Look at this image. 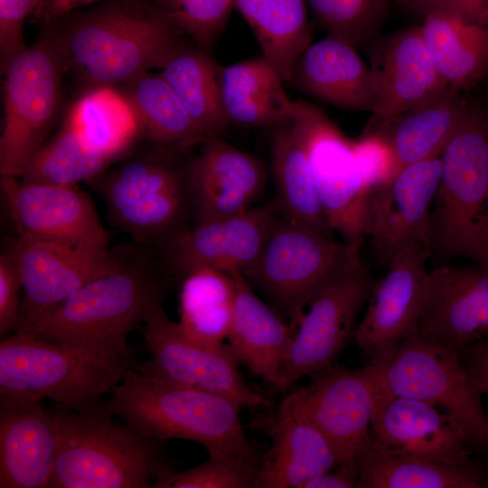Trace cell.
<instances>
[{
  "mask_svg": "<svg viewBox=\"0 0 488 488\" xmlns=\"http://www.w3.org/2000/svg\"><path fill=\"white\" fill-rule=\"evenodd\" d=\"M276 216L271 202L199 222L165 249L169 266L183 277L199 268L245 274L258 258Z\"/></svg>",
  "mask_w": 488,
  "mask_h": 488,
  "instance_id": "d6986e66",
  "label": "cell"
},
{
  "mask_svg": "<svg viewBox=\"0 0 488 488\" xmlns=\"http://www.w3.org/2000/svg\"><path fill=\"white\" fill-rule=\"evenodd\" d=\"M189 166L191 206L197 223L228 217L248 208L266 180L263 164L253 155L213 136Z\"/></svg>",
  "mask_w": 488,
  "mask_h": 488,
  "instance_id": "cb8c5ba5",
  "label": "cell"
},
{
  "mask_svg": "<svg viewBox=\"0 0 488 488\" xmlns=\"http://www.w3.org/2000/svg\"><path fill=\"white\" fill-rule=\"evenodd\" d=\"M422 15L447 12L488 23V0H396Z\"/></svg>",
  "mask_w": 488,
  "mask_h": 488,
  "instance_id": "f6af8a7d",
  "label": "cell"
},
{
  "mask_svg": "<svg viewBox=\"0 0 488 488\" xmlns=\"http://www.w3.org/2000/svg\"><path fill=\"white\" fill-rule=\"evenodd\" d=\"M441 175L430 211V258L442 266L466 257L488 266V114L469 107L441 152Z\"/></svg>",
  "mask_w": 488,
  "mask_h": 488,
  "instance_id": "8992f818",
  "label": "cell"
},
{
  "mask_svg": "<svg viewBox=\"0 0 488 488\" xmlns=\"http://www.w3.org/2000/svg\"><path fill=\"white\" fill-rule=\"evenodd\" d=\"M23 288L20 274L13 259L5 252L0 256V334L16 331L20 325L21 302L19 292Z\"/></svg>",
  "mask_w": 488,
  "mask_h": 488,
  "instance_id": "ee69618b",
  "label": "cell"
},
{
  "mask_svg": "<svg viewBox=\"0 0 488 488\" xmlns=\"http://www.w3.org/2000/svg\"><path fill=\"white\" fill-rule=\"evenodd\" d=\"M66 117L88 143L112 160L141 135L129 103L113 87L94 86L72 105Z\"/></svg>",
  "mask_w": 488,
  "mask_h": 488,
  "instance_id": "8d00e7d4",
  "label": "cell"
},
{
  "mask_svg": "<svg viewBox=\"0 0 488 488\" xmlns=\"http://www.w3.org/2000/svg\"><path fill=\"white\" fill-rule=\"evenodd\" d=\"M117 265L72 293L56 306L23 321V330L64 344L127 350L128 334L163 305L168 286L149 247L116 249Z\"/></svg>",
  "mask_w": 488,
  "mask_h": 488,
  "instance_id": "7a4b0ae2",
  "label": "cell"
},
{
  "mask_svg": "<svg viewBox=\"0 0 488 488\" xmlns=\"http://www.w3.org/2000/svg\"><path fill=\"white\" fill-rule=\"evenodd\" d=\"M288 83L305 95L339 108L371 112L374 105L370 68L355 47L331 34L305 49Z\"/></svg>",
  "mask_w": 488,
  "mask_h": 488,
  "instance_id": "484cf974",
  "label": "cell"
},
{
  "mask_svg": "<svg viewBox=\"0 0 488 488\" xmlns=\"http://www.w3.org/2000/svg\"><path fill=\"white\" fill-rule=\"evenodd\" d=\"M428 247L414 241L401 249L374 283L353 340L370 362L383 366L418 326L425 304Z\"/></svg>",
  "mask_w": 488,
  "mask_h": 488,
  "instance_id": "9a60e30c",
  "label": "cell"
},
{
  "mask_svg": "<svg viewBox=\"0 0 488 488\" xmlns=\"http://www.w3.org/2000/svg\"><path fill=\"white\" fill-rule=\"evenodd\" d=\"M97 0H38L28 18L40 25L66 15Z\"/></svg>",
  "mask_w": 488,
  "mask_h": 488,
  "instance_id": "c3c4849f",
  "label": "cell"
},
{
  "mask_svg": "<svg viewBox=\"0 0 488 488\" xmlns=\"http://www.w3.org/2000/svg\"><path fill=\"white\" fill-rule=\"evenodd\" d=\"M329 34L357 49L372 39L386 17L389 0H305Z\"/></svg>",
  "mask_w": 488,
  "mask_h": 488,
  "instance_id": "f35d334b",
  "label": "cell"
},
{
  "mask_svg": "<svg viewBox=\"0 0 488 488\" xmlns=\"http://www.w3.org/2000/svg\"><path fill=\"white\" fill-rule=\"evenodd\" d=\"M143 335L149 359L137 361L135 370L224 397L240 409L269 407L268 400L247 384L228 345L209 346L190 340L163 305L146 316Z\"/></svg>",
  "mask_w": 488,
  "mask_h": 488,
  "instance_id": "4fadbf2b",
  "label": "cell"
},
{
  "mask_svg": "<svg viewBox=\"0 0 488 488\" xmlns=\"http://www.w3.org/2000/svg\"><path fill=\"white\" fill-rule=\"evenodd\" d=\"M440 155L402 167L389 182L371 192L367 237L382 266L387 267L414 241L428 247L430 207L441 175Z\"/></svg>",
  "mask_w": 488,
  "mask_h": 488,
  "instance_id": "ac0fdd59",
  "label": "cell"
},
{
  "mask_svg": "<svg viewBox=\"0 0 488 488\" xmlns=\"http://www.w3.org/2000/svg\"><path fill=\"white\" fill-rule=\"evenodd\" d=\"M0 188L18 236L108 248L110 234L103 227L90 197L77 185L1 176Z\"/></svg>",
  "mask_w": 488,
  "mask_h": 488,
  "instance_id": "e0dca14e",
  "label": "cell"
},
{
  "mask_svg": "<svg viewBox=\"0 0 488 488\" xmlns=\"http://www.w3.org/2000/svg\"><path fill=\"white\" fill-rule=\"evenodd\" d=\"M38 0H0V67L4 73L11 61L27 49L23 25Z\"/></svg>",
  "mask_w": 488,
  "mask_h": 488,
  "instance_id": "7bdbcfd3",
  "label": "cell"
},
{
  "mask_svg": "<svg viewBox=\"0 0 488 488\" xmlns=\"http://www.w3.org/2000/svg\"><path fill=\"white\" fill-rule=\"evenodd\" d=\"M291 118L332 229L344 242L361 247L367 237L371 191L360 173L353 140L305 99L296 100Z\"/></svg>",
  "mask_w": 488,
  "mask_h": 488,
  "instance_id": "8fae6325",
  "label": "cell"
},
{
  "mask_svg": "<svg viewBox=\"0 0 488 488\" xmlns=\"http://www.w3.org/2000/svg\"><path fill=\"white\" fill-rule=\"evenodd\" d=\"M355 159L367 188L371 192L389 182L399 171L392 146L379 131H366L353 140Z\"/></svg>",
  "mask_w": 488,
  "mask_h": 488,
  "instance_id": "b9f144b4",
  "label": "cell"
},
{
  "mask_svg": "<svg viewBox=\"0 0 488 488\" xmlns=\"http://www.w3.org/2000/svg\"><path fill=\"white\" fill-rule=\"evenodd\" d=\"M469 104L462 91L447 87L431 101L365 130L384 134L394 151L399 170L439 155L463 118Z\"/></svg>",
  "mask_w": 488,
  "mask_h": 488,
  "instance_id": "4dcf8cb0",
  "label": "cell"
},
{
  "mask_svg": "<svg viewBox=\"0 0 488 488\" xmlns=\"http://www.w3.org/2000/svg\"><path fill=\"white\" fill-rule=\"evenodd\" d=\"M65 71L56 52L41 35L4 72L1 176L19 177L46 142L58 113L61 81Z\"/></svg>",
  "mask_w": 488,
  "mask_h": 488,
  "instance_id": "7c38bea8",
  "label": "cell"
},
{
  "mask_svg": "<svg viewBox=\"0 0 488 488\" xmlns=\"http://www.w3.org/2000/svg\"><path fill=\"white\" fill-rule=\"evenodd\" d=\"M307 385L286 397L322 432L339 464L358 465L371 447L370 429L381 406L392 395L381 365L358 369L333 365L312 374Z\"/></svg>",
  "mask_w": 488,
  "mask_h": 488,
  "instance_id": "30bf717a",
  "label": "cell"
},
{
  "mask_svg": "<svg viewBox=\"0 0 488 488\" xmlns=\"http://www.w3.org/2000/svg\"><path fill=\"white\" fill-rule=\"evenodd\" d=\"M182 35L209 52L235 9L234 0H152Z\"/></svg>",
  "mask_w": 488,
  "mask_h": 488,
  "instance_id": "60d3db41",
  "label": "cell"
},
{
  "mask_svg": "<svg viewBox=\"0 0 488 488\" xmlns=\"http://www.w3.org/2000/svg\"><path fill=\"white\" fill-rule=\"evenodd\" d=\"M236 298L232 274L199 268L183 277L178 322L190 340L209 346L223 344L230 330Z\"/></svg>",
  "mask_w": 488,
  "mask_h": 488,
  "instance_id": "d6a6232c",
  "label": "cell"
},
{
  "mask_svg": "<svg viewBox=\"0 0 488 488\" xmlns=\"http://www.w3.org/2000/svg\"><path fill=\"white\" fill-rule=\"evenodd\" d=\"M235 9L251 28L262 51L284 82L311 44L305 0H234Z\"/></svg>",
  "mask_w": 488,
  "mask_h": 488,
  "instance_id": "1f68e13d",
  "label": "cell"
},
{
  "mask_svg": "<svg viewBox=\"0 0 488 488\" xmlns=\"http://www.w3.org/2000/svg\"><path fill=\"white\" fill-rule=\"evenodd\" d=\"M374 85L372 123L387 122L421 107L447 85L439 76L424 42L420 26L379 40L371 53Z\"/></svg>",
  "mask_w": 488,
  "mask_h": 488,
  "instance_id": "44dd1931",
  "label": "cell"
},
{
  "mask_svg": "<svg viewBox=\"0 0 488 488\" xmlns=\"http://www.w3.org/2000/svg\"><path fill=\"white\" fill-rule=\"evenodd\" d=\"M374 283L359 256L312 300L296 327L276 389L286 391L301 378L333 365L353 338L357 317Z\"/></svg>",
  "mask_w": 488,
  "mask_h": 488,
  "instance_id": "5bb4252c",
  "label": "cell"
},
{
  "mask_svg": "<svg viewBox=\"0 0 488 488\" xmlns=\"http://www.w3.org/2000/svg\"><path fill=\"white\" fill-rule=\"evenodd\" d=\"M41 35L66 70L93 86H125L184 44L152 0H107L42 24Z\"/></svg>",
  "mask_w": 488,
  "mask_h": 488,
  "instance_id": "6da1fadb",
  "label": "cell"
},
{
  "mask_svg": "<svg viewBox=\"0 0 488 488\" xmlns=\"http://www.w3.org/2000/svg\"><path fill=\"white\" fill-rule=\"evenodd\" d=\"M418 327L457 352L488 337V266H436L428 270Z\"/></svg>",
  "mask_w": 488,
  "mask_h": 488,
  "instance_id": "7402d4cb",
  "label": "cell"
},
{
  "mask_svg": "<svg viewBox=\"0 0 488 488\" xmlns=\"http://www.w3.org/2000/svg\"><path fill=\"white\" fill-rule=\"evenodd\" d=\"M305 483L303 488H358V465L339 464Z\"/></svg>",
  "mask_w": 488,
  "mask_h": 488,
  "instance_id": "7dc6e473",
  "label": "cell"
},
{
  "mask_svg": "<svg viewBox=\"0 0 488 488\" xmlns=\"http://www.w3.org/2000/svg\"><path fill=\"white\" fill-rule=\"evenodd\" d=\"M291 116L275 126L272 140L271 169L276 186L273 201L276 211L294 224L335 239Z\"/></svg>",
  "mask_w": 488,
  "mask_h": 488,
  "instance_id": "f546056e",
  "label": "cell"
},
{
  "mask_svg": "<svg viewBox=\"0 0 488 488\" xmlns=\"http://www.w3.org/2000/svg\"><path fill=\"white\" fill-rule=\"evenodd\" d=\"M4 252L13 259L22 279L21 323L56 306L117 265L116 249L20 236L8 239Z\"/></svg>",
  "mask_w": 488,
  "mask_h": 488,
  "instance_id": "2e32d148",
  "label": "cell"
},
{
  "mask_svg": "<svg viewBox=\"0 0 488 488\" xmlns=\"http://www.w3.org/2000/svg\"><path fill=\"white\" fill-rule=\"evenodd\" d=\"M106 407L138 431L161 441L184 439L201 444L208 455L261 460L262 455L245 435L240 408L224 397L133 369Z\"/></svg>",
  "mask_w": 488,
  "mask_h": 488,
  "instance_id": "5b68a950",
  "label": "cell"
},
{
  "mask_svg": "<svg viewBox=\"0 0 488 488\" xmlns=\"http://www.w3.org/2000/svg\"><path fill=\"white\" fill-rule=\"evenodd\" d=\"M177 150L165 147L99 176L97 188L111 222L137 244L166 249L187 229L190 164H179L174 156Z\"/></svg>",
  "mask_w": 488,
  "mask_h": 488,
  "instance_id": "52a82bcc",
  "label": "cell"
},
{
  "mask_svg": "<svg viewBox=\"0 0 488 488\" xmlns=\"http://www.w3.org/2000/svg\"><path fill=\"white\" fill-rule=\"evenodd\" d=\"M136 361L132 346L64 344L16 330L0 342V399H49L72 409L90 408L115 390Z\"/></svg>",
  "mask_w": 488,
  "mask_h": 488,
  "instance_id": "277c9868",
  "label": "cell"
},
{
  "mask_svg": "<svg viewBox=\"0 0 488 488\" xmlns=\"http://www.w3.org/2000/svg\"><path fill=\"white\" fill-rule=\"evenodd\" d=\"M420 30L447 87L463 91L488 75V23L437 12L424 17Z\"/></svg>",
  "mask_w": 488,
  "mask_h": 488,
  "instance_id": "f1b7e54d",
  "label": "cell"
},
{
  "mask_svg": "<svg viewBox=\"0 0 488 488\" xmlns=\"http://www.w3.org/2000/svg\"><path fill=\"white\" fill-rule=\"evenodd\" d=\"M49 410L57 453L48 488H155L174 469L164 441L116 420L106 404Z\"/></svg>",
  "mask_w": 488,
  "mask_h": 488,
  "instance_id": "3957f363",
  "label": "cell"
},
{
  "mask_svg": "<svg viewBox=\"0 0 488 488\" xmlns=\"http://www.w3.org/2000/svg\"><path fill=\"white\" fill-rule=\"evenodd\" d=\"M217 68L208 52L183 44L160 72L207 139L221 136L230 125L221 101Z\"/></svg>",
  "mask_w": 488,
  "mask_h": 488,
  "instance_id": "e575fe53",
  "label": "cell"
},
{
  "mask_svg": "<svg viewBox=\"0 0 488 488\" xmlns=\"http://www.w3.org/2000/svg\"><path fill=\"white\" fill-rule=\"evenodd\" d=\"M57 434L40 402L0 399V488L49 487Z\"/></svg>",
  "mask_w": 488,
  "mask_h": 488,
  "instance_id": "d4e9b609",
  "label": "cell"
},
{
  "mask_svg": "<svg viewBox=\"0 0 488 488\" xmlns=\"http://www.w3.org/2000/svg\"><path fill=\"white\" fill-rule=\"evenodd\" d=\"M358 488H485L488 475L472 461L448 465L381 454L358 459Z\"/></svg>",
  "mask_w": 488,
  "mask_h": 488,
  "instance_id": "d590c367",
  "label": "cell"
},
{
  "mask_svg": "<svg viewBox=\"0 0 488 488\" xmlns=\"http://www.w3.org/2000/svg\"><path fill=\"white\" fill-rule=\"evenodd\" d=\"M370 435L371 447L381 454L448 465L471 461L463 430L444 410L419 399L391 396Z\"/></svg>",
  "mask_w": 488,
  "mask_h": 488,
  "instance_id": "ffe728a7",
  "label": "cell"
},
{
  "mask_svg": "<svg viewBox=\"0 0 488 488\" xmlns=\"http://www.w3.org/2000/svg\"><path fill=\"white\" fill-rule=\"evenodd\" d=\"M476 389L488 394V337L459 351Z\"/></svg>",
  "mask_w": 488,
  "mask_h": 488,
  "instance_id": "bcb514c9",
  "label": "cell"
},
{
  "mask_svg": "<svg viewBox=\"0 0 488 488\" xmlns=\"http://www.w3.org/2000/svg\"><path fill=\"white\" fill-rule=\"evenodd\" d=\"M392 396L419 399L444 410L469 444L488 450V415L459 352L418 326L382 366Z\"/></svg>",
  "mask_w": 488,
  "mask_h": 488,
  "instance_id": "9c48e42d",
  "label": "cell"
},
{
  "mask_svg": "<svg viewBox=\"0 0 488 488\" xmlns=\"http://www.w3.org/2000/svg\"><path fill=\"white\" fill-rule=\"evenodd\" d=\"M254 427L272 440L262 455L254 488H303L312 478L338 465L322 432L286 397Z\"/></svg>",
  "mask_w": 488,
  "mask_h": 488,
  "instance_id": "603a6c76",
  "label": "cell"
},
{
  "mask_svg": "<svg viewBox=\"0 0 488 488\" xmlns=\"http://www.w3.org/2000/svg\"><path fill=\"white\" fill-rule=\"evenodd\" d=\"M260 463L230 454L209 455L190 469L171 470L155 488H254Z\"/></svg>",
  "mask_w": 488,
  "mask_h": 488,
  "instance_id": "ab89813d",
  "label": "cell"
},
{
  "mask_svg": "<svg viewBox=\"0 0 488 488\" xmlns=\"http://www.w3.org/2000/svg\"><path fill=\"white\" fill-rule=\"evenodd\" d=\"M113 160L93 147L66 117L57 133L25 165L21 179L56 185H77L100 176Z\"/></svg>",
  "mask_w": 488,
  "mask_h": 488,
  "instance_id": "74e56055",
  "label": "cell"
},
{
  "mask_svg": "<svg viewBox=\"0 0 488 488\" xmlns=\"http://www.w3.org/2000/svg\"><path fill=\"white\" fill-rule=\"evenodd\" d=\"M124 89L140 133L160 147L183 150L207 139L160 74L145 72Z\"/></svg>",
  "mask_w": 488,
  "mask_h": 488,
  "instance_id": "836d02e7",
  "label": "cell"
},
{
  "mask_svg": "<svg viewBox=\"0 0 488 488\" xmlns=\"http://www.w3.org/2000/svg\"><path fill=\"white\" fill-rule=\"evenodd\" d=\"M486 220H487V226H488V190H487V197H486Z\"/></svg>",
  "mask_w": 488,
  "mask_h": 488,
  "instance_id": "681fc988",
  "label": "cell"
},
{
  "mask_svg": "<svg viewBox=\"0 0 488 488\" xmlns=\"http://www.w3.org/2000/svg\"><path fill=\"white\" fill-rule=\"evenodd\" d=\"M231 274L236 298L228 347L238 362L275 388L295 329L254 293L243 274Z\"/></svg>",
  "mask_w": 488,
  "mask_h": 488,
  "instance_id": "4316f807",
  "label": "cell"
},
{
  "mask_svg": "<svg viewBox=\"0 0 488 488\" xmlns=\"http://www.w3.org/2000/svg\"><path fill=\"white\" fill-rule=\"evenodd\" d=\"M360 249L294 224L276 211L262 251L243 276L296 330L305 309L361 256Z\"/></svg>",
  "mask_w": 488,
  "mask_h": 488,
  "instance_id": "ba28073f",
  "label": "cell"
},
{
  "mask_svg": "<svg viewBox=\"0 0 488 488\" xmlns=\"http://www.w3.org/2000/svg\"><path fill=\"white\" fill-rule=\"evenodd\" d=\"M221 101L229 124L276 126L296 110L284 80L262 55L227 66L218 64Z\"/></svg>",
  "mask_w": 488,
  "mask_h": 488,
  "instance_id": "83f0119b",
  "label": "cell"
}]
</instances>
